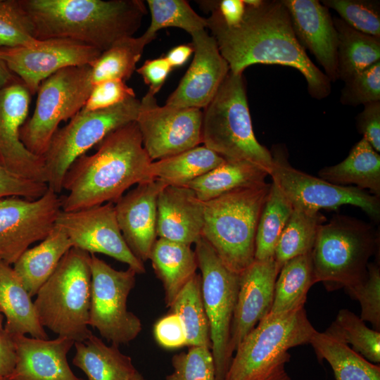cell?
I'll return each mask as SVG.
<instances>
[{"instance_id":"ac0fdd59","label":"cell","mask_w":380,"mask_h":380,"mask_svg":"<svg viewBox=\"0 0 380 380\" xmlns=\"http://www.w3.org/2000/svg\"><path fill=\"white\" fill-rule=\"evenodd\" d=\"M30 96L18 77L0 87V161L16 175L46 184L43 158L29 151L20 139Z\"/></svg>"},{"instance_id":"ffe728a7","label":"cell","mask_w":380,"mask_h":380,"mask_svg":"<svg viewBox=\"0 0 380 380\" xmlns=\"http://www.w3.org/2000/svg\"><path fill=\"white\" fill-rule=\"evenodd\" d=\"M279 272L272 258L254 260L239 274V289L230 329L231 355L243 338L270 312Z\"/></svg>"},{"instance_id":"7c38bea8","label":"cell","mask_w":380,"mask_h":380,"mask_svg":"<svg viewBox=\"0 0 380 380\" xmlns=\"http://www.w3.org/2000/svg\"><path fill=\"white\" fill-rule=\"evenodd\" d=\"M91 300L89 325L103 338L120 346L141 332L139 318L127 310V301L134 287L137 273L132 268L117 270L91 254Z\"/></svg>"},{"instance_id":"d590c367","label":"cell","mask_w":380,"mask_h":380,"mask_svg":"<svg viewBox=\"0 0 380 380\" xmlns=\"http://www.w3.org/2000/svg\"><path fill=\"white\" fill-rule=\"evenodd\" d=\"M326 221L320 211L293 207L274 251V259L279 271L286 261L312 252L319 228Z\"/></svg>"},{"instance_id":"f546056e","label":"cell","mask_w":380,"mask_h":380,"mask_svg":"<svg viewBox=\"0 0 380 380\" xmlns=\"http://www.w3.org/2000/svg\"><path fill=\"white\" fill-rule=\"evenodd\" d=\"M268 175L266 170L255 164L225 160L186 186L192 189L201 201L205 202L235 189L262 184Z\"/></svg>"},{"instance_id":"f907efd6","label":"cell","mask_w":380,"mask_h":380,"mask_svg":"<svg viewBox=\"0 0 380 380\" xmlns=\"http://www.w3.org/2000/svg\"><path fill=\"white\" fill-rule=\"evenodd\" d=\"M172 70V67L165 57H160L146 61L137 72L149 87L148 91L155 96L164 84Z\"/></svg>"},{"instance_id":"ab89813d","label":"cell","mask_w":380,"mask_h":380,"mask_svg":"<svg viewBox=\"0 0 380 380\" xmlns=\"http://www.w3.org/2000/svg\"><path fill=\"white\" fill-rule=\"evenodd\" d=\"M151 12V23L146 32L156 36L158 31L165 27H177L191 34L205 30L208 23L198 15L184 0H148Z\"/></svg>"},{"instance_id":"30bf717a","label":"cell","mask_w":380,"mask_h":380,"mask_svg":"<svg viewBox=\"0 0 380 380\" xmlns=\"http://www.w3.org/2000/svg\"><path fill=\"white\" fill-rule=\"evenodd\" d=\"M92 87L89 65L61 69L43 81L33 114L20 129L27 149L42 158L58 125L83 108Z\"/></svg>"},{"instance_id":"8d00e7d4","label":"cell","mask_w":380,"mask_h":380,"mask_svg":"<svg viewBox=\"0 0 380 380\" xmlns=\"http://www.w3.org/2000/svg\"><path fill=\"white\" fill-rule=\"evenodd\" d=\"M170 308L184 325L186 346H203L211 350L210 326L202 298L200 274H195L184 285Z\"/></svg>"},{"instance_id":"7dc6e473","label":"cell","mask_w":380,"mask_h":380,"mask_svg":"<svg viewBox=\"0 0 380 380\" xmlns=\"http://www.w3.org/2000/svg\"><path fill=\"white\" fill-rule=\"evenodd\" d=\"M47 190L46 184L16 175L0 161V198L17 196L36 200L42 196Z\"/></svg>"},{"instance_id":"bcb514c9","label":"cell","mask_w":380,"mask_h":380,"mask_svg":"<svg viewBox=\"0 0 380 380\" xmlns=\"http://www.w3.org/2000/svg\"><path fill=\"white\" fill-rule=\"evenodd\" d=\"M136 97L132 88L121 80H106L93 85L90 94L81 110L84 112L108 108Z\"/></svg>"},{"instance_id":"681fc988","label":"cell","mask_w":380,"mask_h":380,"mask_svg":"<svg viewBox=\"0 0 380 380\" xmlns=\"http://www.w3.org/2000/svg\"><path fill=\"white\" fill-rule=\"evenodd\" d=\"M357 128L374 149L380 151V101L367 103L356 118Z\"/></svg>"},{"instance_id":"f5cc1de1","label":"cell","mask_w":380,"mask_h":380,"mask_svg":"<svg viewBox=\"0 0 380 380\" xmlns=\"http://www.w3.org/2000/svg\"><path fill=\"white\" fill-rule=\"evenodd\" d=\"M212 4L210 7L217 11L227 26L235 27L242 21L246 8L243 0H222Z\"/></svg>"},{"instance_id":"1f68e13d","label":"cell","mask_w":380,"mask_h":380,"mask_svg":"<svg viewBox=\"0 0 380 380\" xmlns=\"http://www.w3.org/2000/svg\"><path fill=\"white\" fill-rule=\"evenodd\" d=\"M337 32L338 78L343 82L380 61V37L357 31L333 18Z\"/></svg>"},{"instance_id":"7a4b0ae2","label":"cell","mask_w":380,"mask_h":380,"mask_svg":"<svg viewBox=\"0 0 380 380\" xmlns=\"http://www.w3.org/2000/svg\"><path fill=\"white\" fill-rule=\"evenodd\" d=\"M150 158L137 122L123 125L107 135L92 155L84 154L68 170L61 197L62 211L115 203L134 184L152 179Z\"/></svg>"},{"instance_id":"e0dca14e","label":"cell","mask_w":380,"mask_h":380,"mask_svg":"<svg viewBox=\"0 0 380 380\" xmlns=\"http://www.w3.org/2000/svg\"><path fill=\"white\" fill-rule=\"evenodd\" d=\"M55 224L66 233L73 247L89 254L108 255L127 264L137 274L146 272L144 262L132 253L122 236L113 203L61 211Z\"/></svg>"},{"instance_id":"44dd1931","label":"cell","mask_w":380,"mask_h":380,"mask_svg":"<svg viewBox=\"0 0 380 380\" xmlns=\"http://www.w3.org/2000/svg\"><path fill=\"white\" fill-rule=\"evenodd\" d=\"M165 186L158 179L143 182L114 203L122 236L132 253L143 262L149 260L157 240V199Z\"/></svg>"},{"instance_id":"484cf974","label":"cell","mask_w":380,"mask_h":380,"mask_svg":"<svg viewBox=\"0 0 380 380\" xmlns=\"http://www.w3.org/2000/svg\"><path fill=\"white\" fill-rule=\"evenodd\" d=\"M72 247L66 233L55 224L38 245L27 248L18 258L13 268L32 297L36 296Z\"/></svg>"},{"instance_id":"d6a6232c","label":"cell","mask_w":380,"mask_h":380,"mask_svg":"<svg viewBox=\"0 0 380 380\" xmlns=\"http://www.w3.org/2000/svg\"><path fill=\"white\" fill-rule=\"evenodd\" d=\"M309 343L319 361L330 365L336 380H380V367L367 360L344 344L324 332L316 331Z\"/></svg>"},{"instance_id":"4fadbf2b","label":"cell","mask_w":380,"mask_h":380,"mask_svg":"<svg viewBox=\"0 0 380 380\" xmlns=\"http://www.w3.org/2000/svg\"><path fill=\"white\" fill-rule=\"evenodd\" d=\"M270 175L293 207L313 211L337 210L343 205L361 208L374 222L380 220V197L354 186H338L293 167L280 145L270 151Z\"/></svg>"},{"instance_id":"b9f144b4","label":"cell","mask_w":380,"mask_h":380,"mask_svg":"<svg viewBox=\"0 0 380 380\" xmlns=\"http://www.w3.org/2000/svg\"><path fill=\"white\" fill-rule=\"evenodd\" d=\"M36 40L20 0H0V48L29 46Z\"/></svg>"},{"instance_id":"5bb4252c","label":"cell","mask_w":380,"mask_h":380,"mask_svg":"<svg viewBox=\"0 0 380 380\" xmlns=\"http://www.w3.org/2000/svg\"><path fill=\"white\" fill-rule=\"evenodd\" d=\"M202 120L201 109L160 106L148 91L140 101L135 122L144 148L153 161L202 144Z\"/></svg>"},{"instance_id":"2e32d148","label":"cell","mask_w":380,"mask_h":380,"mask_svg":"<svg viewBox=\"0 0 380 380\" xmlns=\"http://www.w3.org/2000/svg\"><path fill=\"white\" fill-rule=\"evenodd\" d=\"M101 53L92 46L68 39L39 40L29 46L0 48V57L31 95L43 81L58 70L90 65Z\"/></svg>"},{"instance_id":"9f6ffc18","label":"cell","mask_w":380,"mask_h":380,"mask_svg":"<svg viewBox=\"0 0 380 380\" xmlns=\"http://www.w3.org/2000/svg\"><path fill=\"white\" fill-rule=\"evenodd\" d=\"M133 380H144V379L142 376V375L139 372H137L136 373Z\"/></svg>"},{"instance_id":"d4e9b609","label":"cell","mask_w":380,"mask_h":380,"mask_svg":"<svg viewBox=\"0 0 380 380\" xmlns=\"http://www.w3.org/2000/svg\"><path fill=\"white\" fill-rule=\"evenodd\" d=\"M0 312L6 317L5 330L11 336L30 335L48 339L34 302L11 265L0 260Z\"/></svg>"},{"instance_id":"7bdbcfd3","label":"cell","mask_w":380,"mask_h":380,"mask_svg":"<svg viewBox=\"0 0 380 380\" xmlns=\"http://www.w3.org/2000/svg\"><path fill=\"white\" fill-rule=\"evenodd\" d=\"M173 372L165 380H216L213 357L210 348L191 346L186 353L172 358Z\"/></svg>"},{"instance_id":"6f0895ef","label":"cell","mask_w":380,"mask_h":380,"mask_svg":"<svg viewBox=\"0 0 380 380\" xmlns=\"http://www.w3.org/2000/svg\"><path fill=\"white\" fill-rule=\"evenodd\" d=\"M1 380H11V379H9L8 378H3Z\"/></svg>"},{"instance_id":"ba28073f","label":"cell","mask_w":380,"mask_h":380,"mask_svg":"<svg viewBox=\"0 0 380 380\" xmlns=\"http://www.w3.org/2000/svg\"><path fill=\"white\" fill-rule=\"evenodd\" d=\"M373 227L355 217L336 215L318 230L312 251L314 279L331 289L363 284L369 258L376 252Z\"/></svg>"},{"instance_id":"74e56055","label":"cell","mask_w":380,"mask_h":380,"mask_svg":"<svg viewBox=\"0 0 380 380\" xmlns=\"http://www.w3.org/2000/svg\"><path fill=\"white\" fill-rule=\"evenodd\" d=\"M292 210L290 201L277 185L272 182L258 224L255 260L274 258L277 243Z\"/></svg>"},{"instance_id":"8fae6325","label":"cell","mask_w":380,"mask_h":380,"mask_svg":"<svg viewBox=\"0 0 380 380\" xmlns=\"http://www.w3.org/2000/svg\"><path fill=\"white\" fill-rule=\"evenodd\" d=\"M195 254L201 270V293L208 319L216 380H224L233 355L229 350L230 329L239 289V274L229 270L201 237Z\"/></svg>"},{"instance_id":"cb8c5ba5","label":"cell","mask_w":380,"mask_h":380,"mask_svg":"<svg viewBox=\"0 0 380 380\" xmlns=\"http://www.w3.org/2000/svg\"><path fill=\"white\" fill-rule=\"evenodd\" d=\"M204 203L186 186H165L157 199L156 232L159 238L190 246L201 238Z\"/></svg>"},{"instance_id":"db71d44e","label":"cell","mask_w":380,"mask_h":380,"mask_svg":"<svg viewBox=\"0 0 380 380\" xmlns=\"http://www.w3.org/2000/svg\"><path fill=\"white\" fill-rule=\"evenodd\" d=\"M194 53L191 44H182L173 47L166 55L165 58L173 68L183 65Z\"/></svg>"},{"instance_id":"52a82bcc","label":"cell","mask_w":380,"mask_h":380,"mask_svg":"<svg viewBox=\"0 0 380 380\" xmlns=\"http://www.w3.org/2000/svg\"><path fill=\"white\" fill-rule=\"evenodd\" d=\"M90 262L91 254L71 248L38 290L34 301L42 326L75 342L93 334L89 329Z\"/></svg>"},{"instance_id":"680465c9","label":"cell","mask_w":380,"mask_h":380,"mask_svg":"<svg viewBox=\"0 0 380 380\" xmlns=\"http://www.w3.org/2000/svg\"><path fill=\"white\" fill-rule=\"evenodd\" d=\"M1 379H3V378L0 377V380H1Z\"/></svg>"},{"instance_id":"e575fe53","label":"cell","mask_w":380,"mask_h":380,"mask_svg":"<svg viewBox=\"0 0 380 380\" xmlns=\"http://www.w3.org/2000/svg\"><path fill=\"white\" fill-rule=\"evenodd\" d=\"M156 37L145 32L138 37H126L116 41L89 65L92 84L110 80H128L136 70L145 46Z\"/></svg>"},{"instance_id":"6da1fadb","label":"cell","mask_w":380,"mask_h":380,"mask_svg":"<svg viewBox=\"0 0 380 380\" xmlns=\"http://www.w3.org/2000/svg\"><path fill=\"white\" fill-rule=\"evenodd\" d=\"M245 6L243 20L235 27L227 26L213 7H209L211 14L206 18L207 28L211 30L229 70L243 73L255 64L289 66L305 78L312 97H327L331 82L310 59L298 42L282 1L262 0L258 6Z\"/></svg>"},{"instance_id":"9a60e30c","label":"cell","mask_w":380,"mask_h":380,"mask_svg":"<svg viewBox=\"0 0 380 380\" xmlns=\"http://www.w3.org/2000/svg\"><path fill=\"white\" fill-rule=\"evenodd\" d=\"M61 197L48 188L36 200L0 198V260L13 265L33 243L51 231L62 211Z\"/></svg>"},{"instance_id":"f1b7e54d","label":"cell","mask_w":380,"mask_h":380,"mask_svg":"<svg viewBox=\"0 0 380 380\" xmlns=\"http://www.w3.org/2000/svg\"><path fill=\"white\" fill-rule=\"evenodd\" d=\"M319 177L333 184L351 186L380 197V156L362 138L341 163L324 167Z\"/></svg>"},{"instance_id":"5b68a950","label":"cell","mask_w":380,"mask_h":380,"mask_svg":"<svg viewBox=\"0 0 380 380\" xmlns=\"http://www.w3.org/2000/svg\"><path fill=\"white\" fill-rule=\"evenodd\" d=\"M271 184L241 188L204 203L201 237L240 274L255 260V236Z\"/></svg>"},{"instance_id":"f6af8a7d","label":"cell","mask_w":380,"mask_h":380,"mask_svg":"<svg viewBox=\"0 0 380 380\" xmlns=\"http://www.w3.org/2000/svg\"><path fill=\"white\" fill-rule=\"evenodd\" d=\"M366 281L353 289L346 290L359 301L361 306L360 319L371 323L376 331L380 330V268L379 263L369 262Z\"/></svg>"},{"instance_id":"7402d4cb","label":"cell","mask_w":380,"mask_h":380,"mask_svg":"<svg viewBox=\"0 0 380 380\" xmlns=\"http://www.w3.org/2000/svg\"><path fill=\"white\" fill-rule=\"evenodd\" d=\"M281 1L301 46L314 55L330 81H336L338 37L329 8L317 0Z\"/></svg>"},{"instance_id":"60d3db41","label":"cell","mask_w":380,"mask_h":380,"mask_svg":"<svg viewBox=\"0 0 380 380\" xmlns=\"http://www.w3.org/2000/svg\"><path fill=\"white\" fill-rule=\"evenodd\" d=\"M347 25L373 37H380V2L376 0H322Z\"/></svg>"},{"instance_id":"f35d334b","label":"cell","mask_w":380,"mask_h":380,"mask_svg":"<svg viewBox=\"0 0 380 380\" xmlns=\"http://www.w3.org/2000/svg\"><path fill=\"white\" fill-rule=\"evenodd\" d=\"M324 333L346 345L372 363L380 362V332L368 328L360 317L341 310Z\"/></svg>"},{"instance_id":"83f0119b","label":"cell","mask_w":380,"mask_h":380,"mask_svg":"<svg viewBox=\"0 0 380 380\" xmlns=\"http://www.w3.org/2000/svg\"><path fill=\"white\" fill-rule=\"evenodd\" d=\"M157 277L165 290V300L170 308L184 285L196 274L198 263L190 246L159 238L149 256Z\"/></svg>"},{"instance_id":"9c48e42d","label":"cell","mask_w":380,"mask_h":380,"mask_svg":"<svg viewBox=\"0 0 380 380\" xmlns=\"http://www.w3.org/2000/svg\"><path fill=\"white\" fill-rule=\"evenodd\" d=\"M140 101L130 98L114 106L80 110L63 127L58 129L42 156L48 188L56 194L72 164L115 129L137 120Z\"/></svg>"},{"instance_id":"277c9868","label":"cell","mask_w":380,"mask_h":380,"mask_svg":"<svg viewBox=\"0 0 380 380\" xmlns=\"http://www.w3.org/2000/svg\"><path fill=\"white\" fill-rule=\"evenodd\" d=\"M316 331L304 307L270 312L239 344L224 380H291L285 368L289 350L309 343Z\"/></svg>"},{"instance_id":"3957f363","label":"cell","mask_w":380,"mask_h":380,"mask_svg":"<svg viewBox=\"0 0 380 380\" xmlns=\"http://www.w3.org/2000/svg\"><path fill=\"white\" fill-rule=\"evenodd\" d=\"M34 39H68L103 52L138 30L147 13L141 0H20Z\"/></svg>"},{"instance_id":"4316f807","label":"cell","mask_w":380,"mask_h":380,"mask_svg":"<svg viewBox=\"0 0 380 380\" xmlns=\"http://www.w3.org/2000/svg\"><path fill=\"white\" fill-rule=\"evenodd\" d=\"M74 346L72 363L87 380H133L138 372L131 357L121 353L118 346H108L94 334L75 342Z\"/></svg>"},{"instance_id":"ee69618b","label":"cell","mask_w":380,"mask_h":380,"mask_svg":"<svg viewBox=\"0 0 380 380\" xmlns=\"http://www.w3.org/2000/svg\"><path fill=\"white\" fill-rule=\"evenodd\" d=\"M340 101L352 106L380 101V61L344 81Z\"/></svg>"},{"instance_id":"11a10c76","label":"cell","mask_w":380,"mask_h":380,"mask_svg":"<svg viewBox=\"0 0 380 380\" xmlns=\"http://www.w3.org/2000/svg\"><path fill=\"white\" fill-rule=\"evenodd\" d=\"M17 78L18 77L10 71L0 57V87L12 82Z\"/></svg>"},{"instance_id":"816d5d0a","label":"cell","mask_w":380,"mask_h":380,"mask_svg":"<svg viewBox=\"0 0 380 380\" xmlns=\"http://www.w3.org/2000/svg\"><path fill=\"white\" fill-rule=\"evenodd\" d=\"M15 360L13 338L3 327L2 314L0 312V377L10 376L15 367Z\"/></svg>"},{"instance_id":"4dcf8cb0","label":"cell","mask_w":380,"mask_h":380,"mask_svg":"<svg viewBox=\"0 0 380 380\" xmlns=\"http://www.w3.org/2000/svg\"><path fill=\"white\" fill-rule=\"evenodd\" d=\"M225 160L206 146H198L176 155L152 161L151 179L167 186H186L194 179L222 165Z\"/></svg>"},{"instance_id":"8992f818","label":"cell","mask_w":380,"mask_h":380,"mask_svg":"<svg viewBox=\"0 0 380 380\" xmlns=\"http://www.w3.org/2000/svg\"><path fill=\"white\" fill-rule=\"evenodd\" d=\"M202 144L225 160L248 162L269 172L271 151L256 139L243 73L230 70L203 110Z\"/></svg>"},{"instance_id":"d6986e66","label":"cell","mask_w":380,"mask_h":380,"mask_svg":"<svg viewBox=\"0 0 380 380\" xmlns=\"http://www.w3.org/2000/svg\"><path fill=\"white\" fill-rule=\"evenodd\" d=\"M194 56L165 105L204 109L213 100L229 72L215 38L202 30L191 34Z\"/></svg>"},{"instance_id":"c3c4849f","label":"cell","mask_w":380,"mask_h":380,"mask_svg":"<svg viewBox=\"0 0 380 380\" xmlns=\"http://www.w3.org/2000/svg\"><path fill=\"white\" fill-rule=\"evenodd\" d=\"M154 336L158 343L167 349L186 346V336L184 325L175 313L160 319L154 326Z\"/></svg>"},{"instance_id":"603a6c76","label":"cell","mask_w":380,"mask_h":380,"mask_svg":"<svg viewBox=\"0 0 380 380\" xmlns=\"http://www.w3.org/2000/svg\"><path fill=\"white\" fill-rule=\"evenodd\" d=\"M16 360L11 380H84L70 369L67 355L75 341L63 336L40 339L13 336Z\"/></svg>"},{"instance_id":"836d02e7","label":"cell","mask_w":380,"mask_h":380,"mask_svg":"<svg viewBox=\"0 0 380 380\" xmlns=\"http://www.w3.org/2000/svg\"><path fill=\"white\" fill-rule=\"evenodd\" d=\"M315 283L312 252L286 261L275 282L270 313H284L303 308L307 293Z\"/></svg>"}]
</instances>
